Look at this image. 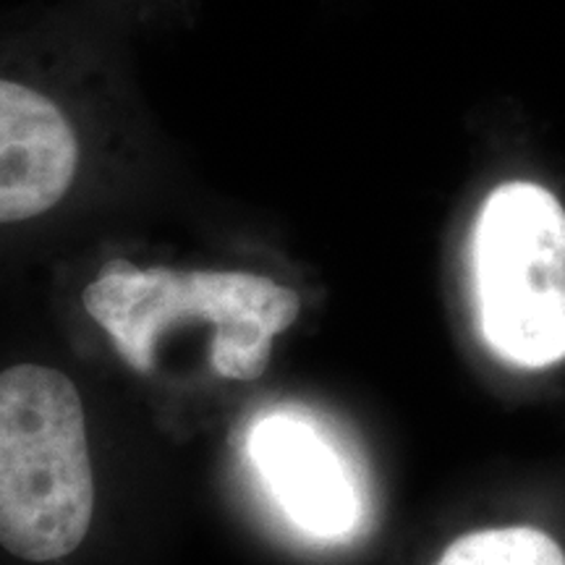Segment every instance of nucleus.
<instances>
[{
	"label": "nucleus",
	"instance_id": "1",
	"mask_svg": "<svg viewBox=\"0 0 565 565\" xmlns=\"http://www.w3.org/2000/svg\"><path fill=\"white\" fill-rule=\"evenodd\" d=\"M82 303L124 362L141 374L158 366L162 335L207 324L212 370L238 383H252L267 370L275 335L286 333L301 309L294 288L265 275L137 267L124 257L100 267Z\"/></svg>",
	"mask_w": 565,
	"mask_h": 565
},
{
	"label": "nucleus",
	"instance_id": "2",
	"mask_svg": "<svg viewBox=\"0 0 565 565\" xmlns=\"http://www.w3.org/2000/svg\"><path fill=\"white\" fill-rule=\"evenodd\" d=\"M95 511L87 424L76 387L51 366L0 372V545L21 561L74 553Z\"/></svg>",
	"mask_w": 565,
	"mask_h": 565
},
{
	"label": "nucleus",
	"instance_id": "3",
	"mask_svg": "<svg viewBox=\"0 0 565 565\" xmlns=\"http://www.w3.org/2000/svg\"><path fill=\"white\" fill-rule=\"evenodd\" d=\"M471 273L484 343L521 370L565 362V204L515 175L487 189L471 223Z\"/></svg>",
	"mask_w": 565,
	"mask_h": 565
},
{
	"label": "nucleus",
	"instance_id": "4",
	"mask_svg": "<svg viewBox=\"0 0 565 565\" xmlns=\"http://www.w3.org/2000/svg\"><path fill=\"white\" fill-rule=\"evenodd\" d=\"M82 166L76 113L42 84L0 76V225L58 207Z\"/></svg>",
	"mask_w": 565,
	"mask_h": 565
},
{
	"label": "nucleus",
	"instance_id": "5",
	"mask_svg": "<svg viewBox=\"0 0 565 565\" xmlns=\"http://www.w3.org/2000/svg\"><path fill=\"white\" fill-rule=\"evenodd\" d=\"M249 456L296 526L324 536L349 534L359 521V494L343 458L309 422L267 416L252 429Z\"/></svg>",
	"mask_w": 565,
	"mask_h": 565
},
{
	"label": "nucleus",
	"instance_id": "6",
	"mask_svg": "<svg viewBox=\"0 0 565 565\" xmlns=\"http://www.w3.org/2000/svg\"><path fill=\"white\" fill-rule=\"evenodd\" d=\"M435 565H565V553L542 529L505 526L458 536Z\"/></svg>",
	"mask_w": 565,
	"mask_h": 565
}]
</instances>
